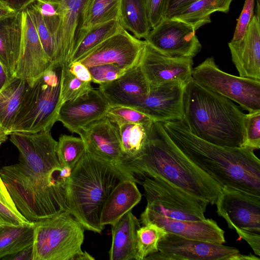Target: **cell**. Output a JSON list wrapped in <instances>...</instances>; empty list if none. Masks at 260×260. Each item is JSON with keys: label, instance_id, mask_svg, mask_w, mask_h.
<instances>
[{"label": "cell", "instance_id": "46", "mask_svg": "<svg viewBox=\"0 0 260 260\" xmlns=\"http://www.w3.org/2000/svg\"><path fill=\"white\" fill-rule=\"evenodd\" d=\"M0 201L14 210L18 211L16 207L2 178L0 174Z\"/></svg>", "mask_w": 260, "mask_h": 260}, {"label": "cell", "instance_id": "3", "mask_svg": "<svg viewBox=\"0 0 260 260\" xmlns=\"http://www.w3.org/2000/svg\"><path fill=\"white\" fill-rule=\"evenodd\" d=\"M123 166L134 175L161 181L209 205L215 203L223 188L187 159L158 121L149 125L139 154Z\"/></svg>", "mask_w": 260, "mask_h": 260}, {"label": "cell", "instance_id": "7", "mask_svg": "<svg viewBox=\"0 0 260 260\" xmlns=\"http://www.w3.org/2000/svg\"><path fill=\"white\" fill-rule=\"evenodd\" d=\"M32 260H92L82 250L85 229L70 212L34 222Z\"/></svg>", "mask_w": 260, "mask_h": 260}, {"label": "cell", "instance_id": "4", "mask_svg": "<svg viewBox=\"0 0 260 260\" xmlns=\"http://www.w3.org/2000/svg\"><path fill=\"white\" fill-rule=\"evenodd\" d=\"M246 114L232 100L210 91L192 78L183 96L182 120L197 137L224 147H241Z\"/></svg>", "mask_w": 260, "mask_h": 260}, {"label": "cell", "instance_id": "30", "mask_svg": "<svg viewBox=\"0 0 260 260\" xmlns=\"http://www.w3.org/2000/svg\"><path fill=\"white\" fill-rule=\"evenodd\" d=\"M119 20L124 29L139 39H145L151 29L143 0H121Z\"/></svg>", "mask_w": 260, "mask_h": 260}, {"label": "cell", "instance_id": "33", "mask_svg": "<svg viewBox=\"0 0 260 260\" xmlns=\"http://www.w3.org/2000/svg\"><path fill=\"white\" fill-rule=\"evenodd\" d=\"M86 151V146L81 137L61 135L58 139L56 152L62 167L72 170Z\"/></svg>", "mask_w": 260, "mask_h": 260}, {"label": "cell", "instance_id": "50", "mask_svg": "<svg viewBox=\"0 0 260 260\" xmlns=\"http://www.w3.org/2000/svg\"><path fill=\"white\" fill-rule=\"evenodd\" d=\"M17 12L0 0V19L15 15Z\"/></svg>", "mask_w": 260, "mask_h": 260}, {"label": "cell", "instance_id": "42", "mask_svg": "<svg viewBox=\"0 0 260 260\" xmlns=\"http://www.w3.org/2000/svg\"><path fill=\"white\" fill-rule=\"evenodd\" d=\"M30 222L19 211L13 210L0 201V224L17 225Z\"/></svg>", "mask_w": 260, "mask_h": 260}, {"label": "cell", "instance_id": "51", "mask_svg": "<svg viewBox=\"0 0 260 260\" xmlns=\"http://www.w3.org/2000/svg\"><path fill=\"white\" fill-rule=\"evenodd\" d=\"M8 136L6 135L1 129H0V138L6 141L7 139Z\"/></svg>", "mask_w": 260, "mask_h": 260}, {"label": "cell", "instance_id": "5", "mask_svg": "<svg viewBox=\"0 0 260 260\" xmlns=\"http://www.w3.org/2000/svg\"><path fill=\"white\" fill-rule=\"evenodd\" d=\"M139 180L132 174L107 162L86 150L73 170L66 186L67 204L71 214L85 230L101 234L104 205L121 182Z\"/></svg>", "mask_w": 260, "mask_h": 260}, {"label": "cell", "instance_id": "19", "mask_svg": "<svg viewBox=\"0 0 260 260\" xmlns=\"http://www.w3.org/2000/svg\"><path fill=\"white\" fill-rule=\"evenodd\" d=\"M22 12V43L14 77L31 81L47 70L52 63L44 50L26 8Z\"/></svg>", "mask_w": 260, "mask_h": 260}, {"label": "cell", "instance_id": "35", "mask_svg": "<svg viewBox=\"0 0 260 260\" xmlns=\"http://www.w3.org/2000/svg\"><path fill=\"white\" fill-rule=\"evenodd\" d=\"M91 83L78 79L70 72L68 66H62L60 90L62 104L87 92L92 88Z\"/></svg>", "mask_w": 260, "mask_h": 260}, {"label": "cell", "instance_id": "14", "mask_svg": "<svg viewBox=\"0 0 260 260\" xmlns=\"http://www.w3.org/2000/svg\"><path fill=\"white\" fill-rule=\"evenodd\" d=\"M145 45L122 27L77 61L87 68L113 63L128 70L139 64Z\"/></svg>", "mask_w": 260, "mask_h": 260}, {"label": "cell", "instance_id": "49", "mask_svg": "<svg viewBox=\"0 0 260 260\" xmlns=\"http://www.w3.org/2000/svg\"><path fill=\"white\" fill-rule=\"evenodd\" d=\"M6 68L0 61V90L7 86L13 79Z\"/></svg>", "mask_w": 260, "mask_h": 260}, {"label": "cell", "instance_id": "28", "mask_svg": "<svg viewBox=\"0 0 260 260\" xmlns=\"http://www.w3.org/2000/svg\"><path fill=\"white\" fill-rule=\"evenodd\" d=\"M233 1L198 0L170 18L183 21L196 31L202 25L211 22V14L216 12L228 13Z\"/></svg>", "mask_w": 260, "mask_h": 260}, {"label": "cell", "instance_id": "13", "mask_svg": "<svg viewBox=\"0 0 260 260\" xmlns=\"http://www.w3.org/2000/svg\"><path fill=\"white\" fill-rule=\"evenodd\" d=\"M196 31L183 21L164 18L150 29L145 41L165 55L193 58L202 49Z\"/></svg>", "mask_w": 260, "mask_h": 260}, {"label": "cell", "instance_id": "17", "mask_svg": "<svg viewBox=\"0 0 260 260\" xmlns=\"http://www.w3.org/2000/svg\"><path fill=\"white\" fill-rule=\"evenodd\" d=\"M78 134L84 141L87 151L129 172L123 166L124 156L117 128L106 116L82 127Z\"/></svg>", "mask_w": 260, "mask_h": 260}, {"label": "cell", "instance_id": "25", "mask_svg": "<svg viewBox=\"0 0 260 260\" xmlns=\"http://www.w3.org/2000/svg\"><path fill=\"white\" fill-rule=\"evenodd\" d=\"M142 194L131 179L119 183L107 198L102 211V225H113L141 201Z\"/></svg>", "mask_w": 260, "mask_h": 260}, {"label": "cell", "instance_id": "27", "mask_svg": "<svg viewBox=\"0 0 260 260\" xmlns=\"http://www.w3.org/2000/svg\"><path fill=\"white\" fill-rule=\"evenodd\" d=\"M121 1L88 0L82 13L74 48L83 35L91 27L113 20H119Z\"/></svg>", "mask_w": 260, "mask_h": 260}, {"label": "cell", "instance_id": "52", "mask_svg": "<svg viewBox=\"0 0 260 260\" xmlns=\"http://www.w3.org/2000/svg\"><path fill=\"white\" fill-rule=\"evenodd\" d=\"M4 141H4L3 139H2L0 138V146H1V145L2 144V143L3 142H4Z\"/></svg>", "mask_w": 260, "mask_h": 260}, {"label": "cell", "instance_id": "41", "mask_svg": "<svg viewBox=\"0 0 260 260\" xmlns=\"http://www.w3.org/2000/svg\"><path fill=\"white\" fill-rule=\"evenodd\" d=\"M254 0H245L243 9L238 19L234 36L231 41H237L244 36L253 16Z\"/></svg>", "mask_w": 260, "mask_h": 260}, {"label": "cell", "instance_id": "31", "mask_svg": "<svg viewBox=\"0 0 260 260\" xmlns=\"http://www.w3.org/2000/svg\"><path fill=\"white\" fill-rule=\"evenodd\" d=\"M122 27L119 20H113L90 28L83 35L75 46L69 64L78 61Z\"/></svg>", "mask_w": 260, "mask_h": 260}, {"label": "cell", "instance_id": "1", "mask_svg": "<svg viewBox=\"0 0 260 260\" xmlns=\"http://www.w3.org/2000/svg\"><path fill=\"white\" fill-rule=\"evenodd\" d=\"M10 135L19 162L4 167L0 174L18 211L31 222L70 212L66 186L73 170L60 165L50 131Z\"/></svg>", "mask_w": 260, "mask_h": 260}, {"label": "cell", "instance_id": "20", "mask_svg": "<svg viewBox=\"0 0 260 260\" xmlns=\"http://www.w3.org/2000/svg\"><path fill=\"white\" fill-rule=\"evenodd\" d=\"M143 225L154 223L167 232L185 238L223 244L224 232L212 219L199 221L173 219L162 216L145 208L140 215Z\"/></svg>", "mask_w": 260, "mask_h": 260}, {"label": "cell", "instance_id": "39", "mask_svg": "<svg viewBox=\"0 0 260 260\" xmlns=\"http://www.w3.org/2000/svg\"><path fill=\"white\" fill-rule=\"evenodd\" d=\"M91 77V82L102 85L113 81L127 70L113 63L102 64L88 68Z\"/></svg>", "mask_w": 260, "mask_h": 260}, {"label": "cell", "instance_id": "12", "mask_svg": "<svg viewBox=\"0 0 260 260\" xmlns=\"http://www.w3.org/2000/svg\"><path fill=\"white\" fill-rule=\"evenodd\" d=\"M54 4L57 15L43 17L53 37L55 63L68 66L74 49L83 12L88 0H45Z\"/></svg>", "mask_w": 260, "mask_h": 260}, {"label": "cell", "instance_id": "23", "mask_svg": "<svg viewBox=\"0 0 260 260\" xmlns=\"http://www.w3.org/2000/svg\"><path fill=\"white\" fill-rule=\"evenodd\" d=\"M132 210L111 225L112 243L109 251L110 260L135 259L137 252V232L140 227Z\"/></svg>", "mask_w": 260, "mask_h": 260}, {"label": "cell", "instance_id": "37", "mask_svg": "<svg viewBox=\"0 0 260 260\" xmlns=\"http://www.w3.org/2000/svg\"><path fill=\"white\" fill-rule=\"evenodd\" d=\"M106 117L116 125L131 123L145 124L153 121L146 114L132 107L119 105H110Z\"/></svg>", "mask_w": 260, "mask_h": 260}, {"label": "cell", "instance_id": "24", "mask_svg": "<svg viewBox=\"0 0 260 260\" xmlns=\"http://www.w3.org/2000/svg\"><path fill=\"white\" fill-rule=\"evenodd\" d=\"M22 33V11L0 19V61L13 77L20 54Z\"/></svg>", "mask_w": 260, "mask_h": 260}, {"label": "cell", "instance_id": "32", "mask_svg": "<svg viewBox=\"0 0 260 260\" xmlns=\"http://www.w3.org/2000/svg\"><path fill=\"white\" fill-rule=\"evenodd\" d=\"M152 121L145 124L131 123L115 125L124 156V162L134 159L141 152L147 139L148 127Z\"/></svg>", "mask_w": 260, "mask_h": 260}, {"label": "cell", "instance_id": "22", "mask_svg": "<svg viewBox=\"0 0 260 260\" xmlns=\"http://www.w3.org/2000/svg\"><path fill=\"white\" fill-rule=\"evenodd\" d=\"M99 89L110 105L129 106L146 95L150 86L139 64L127 70L118 79L99 85Z\"/></svg>", "mask_w": 260, "mask_h": 260}, {"label": "cell", "instance_id": "6", "mask_svg": "<svg viewBox=\"0 0 260 260\" xmlns=\"http://www.w3.org/2000/svg\"><path fill=\"white\" fill-rule=\"evenodd\" d=\"M62 70L61 64L52 63L47 70L29 81L9 135L51 131L57 121L62 105Z\"/></svg>", "mask_w": 260, "mask_h": 260}, {"label": "cell", "instance_id": "43", "mask_svg": "<svg viewBox=\"0 0 260 260\" xmlns=\"http://www.w3.org/2000/svg\"><path fill=\"white\" fill-rule=\"evenodd\" d=\"M70 72L78 79L91 82V77L87 67L79 61H75L68 66Z\"/></svg>", "mask_w": 260, "mask_h": 260}, {"label": "cell", "instance_id": "48", "mask_svg": "<svg viewBox=\"0 0 260 260\" xmlns=\"http://www.w3.org/2000/svg\"><path fill=\"white\" fill-rule=\"evenodd\" d=\"M32 245L16 253L5 257L3 259H32Z\"/></svg>", "mask_w": 260, "mask_h": 260}, {"label": "cell", "instance_id": "29", "mask_svg": "<svg viewBox=\"0 0 260 260\" xmlns=\"http://www.w3.org/2000/svg\"><path fill=\"white\" fill-rule=\"evenodd\" d=\"M34 226V222L17 225L0 224V259L32 245Z\"/></svg>", "mask_w": 260, "mask_h": 260}, {"label": "cell", "instance_id": "10", "mask_svg": "<svg viewBox=\"0 0 260 260\" xmlns=\"http://www.w3.org/2000/svg\"><path fill=\"white\" fill-rule=\"evenodd\" d=\"M139 181L143 187L147 204L146 208L173 219L199 221L206 219L209 205L161 181L143 177Z\"/></svg>", "mask_w": 260, "mask_h": 260}, {"label": "cell", "instance_id": "9", "mask_svg": "<svg viewBox=\"0 0 260 260\" xmlns=\"http://www.w3.org/2000/svg\"><path fill=\"white\" fill-rule=\"evenodd\" d=\"M192 78L206 89L238 104L248 113L260 111V80L225 73L213 57L193 69Z\"/></svg>", "mask_w": 260, "mask_h": 260}, {"label": "cell", "instance_id": "21", "mask_svg": "<svg viewBox=\"0 0 260 260\" xmlns=\"http://www.w3.org/2000/svg\"><path fill=\"white\" fill-rule=\"evenodd\" d=\"M232 60L239 76L260 80V6L257 0L255 13L242 39L228 43Z\"/></svg>", "mask_w": 260, "mask_h": 260}, {"label": "cell", "instance_id": "15", "mask_svg": "<svg viewBox=\"0 0 260 260\" xmlns=\"http://www.w3.org/2000/svg\"><path fill=\"white\" fill-rule=\"evenodd\" d=\"M186 85L179 82L150 86L149 93L128 107L146 114L153 121H180L183 117V96Z\"/></svg>", "mask_w": 260, "mask_h": 260}, {"label": "cell", "instance_id": "47", "mask_svg": "<svg viewBox=\"0 0 260 260\" xmlns=\"http://www.w3.org/2000/svg\"><path fill=\"white\" fill-rule=\"evenodd\" d=\"M16 11H21L26 9L36 0H1Z\"/></svg>", "mask_w": 260, "mask_h": 260}, {"label": "cell", "instance_id": "34", "mask_svg": "<svg viewBox=\"0 0 260 260\" xmlns=\"http://www.w3.org/2000/svg\"><path fill=\"white\" fill-rule=\"evenodd\" d=\"M167 234L162 228L154 223L140 226L137 232V252L136 260H144L148 256L158 251L161 239Z\"/></svg>", "mask_w": 260, "mask_h": 260}, {"label": "cell", "instance_id": "8", "mask_svg": "<svg viewBox=\"0 0 260 260\" xmlns=\"http://www.w3.org/2000/svg\"><path fill=\"white\" fill-rule=\"evenodd\" d=\"M217 213L260 256V196L223 187L215 202Z\"/></svg>", "mask_w": 260, "mask_h": 260}, {"label": "cell", "instance_id": "45", "mask_svg": "<svg viewBox=\"0 0 260 260\" xmlns=\"http://www.w3.org/2000/svg\"><path fill=\"white\" fill-rule=\"evenodd\" d=\"M198 0H168V8L164 18H168L179 10Z\"/></svg>", "mask_w": 260, "mask_h": 260}, {"label": "cell", "instance_id": "38", "mask_svg": "<svg viewBox=\"0 0 260 260\" xmlns=\"http://www.w3.org/2000/svg\"><path fill=\"white\" fill-rule=\"evenodd\" d=\"M241 147L253 150L260 148V111L246 114L245 133Z\"/></svg>", "mask_w": 260, "mask_h": 260}, {"label": "cell", "instance_id": "11", "mask_svg": "<svg viewBox=\"0 0 260 260\" xmlns=\"http://www.w3.org/2000/svg\"><path fill=\"white\" fill-rule=\"evenodd\" d=\"M158 251L144 259L153 260H259L254 255H244L234 247L190 239L167 232L158 246Z\"/></svg>", "mask_w": 260, "mask_h": 260}, {"label": "cell", "instance_id": "36", "mask_svg": "<svg viewBox=\"0 0 260 260\" xmlns=\"http://www.w3.org/2000/svg\"><path fill=\"white\" fill-rule=\"evenodd\" d=\"M26 9L34 22L44 51L50 61L55 63L56 49L54 40L42 15L31 4Z\"/></svg>", "mask_w": 260, "mask_h": 260}, {"label": "cell", "instance_id": "40", "mask_svg": "<svg viewBox=\"0 0 260 260\" xmlns=\"http://www.w3.org/2000/svg\"><path fill=\"white\" fill-rule=\"evenodd\" d=\"M143 2L148 24L152 29L165 17L168 0H143Z\"/></svg>", "mask_w": 260, "mask_h": 260}, {"label": "cell", "instance_id": "44", "mask_svg": "<svg viewBox=\"0 0 260 260\" xmlns=\"http://www.w3.org/2000/svg\"><path fill=\"white\" fill-rule=\"evenodd\" d=\"M31 4L45 17H50L57 15L56 7L52 2L45 0H36Z\"/></svg>", "mask_w": 260, "mask_h": 260}, {"label": "cell", "instance_id": "2", "mask_svg": "<svg viewBox=\"0 0 260 260\" xmlns=\"http://www.w3.org/2000/svg\"><path fill=\"white\" fill-rule=\"evenodd\" d=\"M161 123L187 159L222 187L260 196V160L253 149L206 142L191 133L182 120Z\"/></svg>", "mask_w": 260, "mask_h": 260}, {"label": "cell", "instance_id": "16", "mask_svg": "<svg viewBox=\"0 0 260 260\" xmlns=\"http://www.w3.org/2000/svg\"><path fill=\"white\" fill-rule=\"evenodd\" d=\"M192 58L162 54L146 42L139 66L149 86L171 82L185 85L192 79Z\"/></svg>", "mask_w": 260, "mask_h": 260}, {"label": "cell", "instance_id": "18", "mask_svg": "<svg viewBox=\"0 0 260 260\" xmlns=\"http://www.w3.org/2000/svg\"><path fill=\"white\" fill-rule=\"evenodd\" d=\"M110 104L99 88L93 87L84 94L62 104L57 121L72 133L105 116Z\"/></svg>", "mask_w": 260, "mask_h": 260}, {"label": "cell", "instance_id": "26", "mask_svg": "<svg viewBox=\"0 0 260 260\" xmlns=\"http://www.w3.org/2000/svg\"><path fill=\"white\" fill-rule=\"evenodd\" d=\"M29 81L14 78L0 90V129L9 135Z\"/></svg>", "mask_w": 260, "mask_h": 260}]
</instances>
